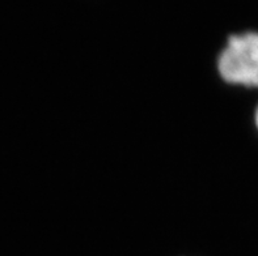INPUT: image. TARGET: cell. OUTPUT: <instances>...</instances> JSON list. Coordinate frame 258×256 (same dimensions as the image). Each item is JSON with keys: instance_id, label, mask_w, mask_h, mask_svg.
Returning <instances> with one entry per match:
<instances>
[{"instance_id": "obj_1", "label": "cell", "mask_w": 258, "mask_h": 256, "mask_svg": "<svg viewBox=\"0 0 258 256\" xmlns=\"http://www.w3.org/2000/svg\"><path fill=\"white\" fill-rule=\"evenodd\" d=\"M218 72L231 85L258 88V33L229 37L218 58Z\"/></svg>"}, {"instance_id": "obj_2", "label": "cell", "mask_w": 258, "mask_h": 256, "mask_svg": "<svg viewBox=\"0 0 258 256\" xmlns=\"http://www.w3.org/2000/svg\"><path fill=\"white\" fill-rule=\"evenodd\" d=\"M254 123H255V127H257V130H258V106H257V109H255V113H254Z\"/></svg>"}]
</instances>
